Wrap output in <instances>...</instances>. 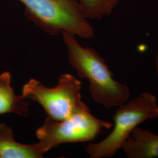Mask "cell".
Instances as JSON below:
<instances>
[{"label": "cell", "mask_w": 158, "mask_h": 158, "mask_svg": "<svg viewBox=\"0 0 158 158\" xmlns=\"http://www.w3.org/2000/svg\"><path fill=\"white\" fill-rule=\"evenodd\" d=\"M81 81L70 74L60 76L57 85L52 88L32 79L23 86L22 95L38 102L46 116L62 121L88 107L81 100Z\"/></svg>", "instance_id": "obj_4"}, {"label": "cell", "mask_w": 158, "mask_h": 158, "mask_svg": "<svg viewBox=\"0 0 158 158\" xmlns=\"http://www.w3.org/2000/svg\"><path fill=\"white\" fill-rule=\"evenodd\" d=\"M45 153L39 142L23 144L16 141L11 128L0 123V158H41Z\"/></svg>", "instance_id": "obj_6"}, {"label": "cell", "mask_w": 158, "mask_h": 158, "mask_svg": "<svg viewBox=\"0 0 158 158\" xmlns=\"http://www.w3.org/2000/svg\"><path fill=\"white\" fill-rule=\"evenodd\" d=\"M61 34L68 61L80 77L89 80L93 100L106 108L119 107L127 102L130 96L129 87L114 79L100 54L92 48L81 45L75 35L66 31Z\"/></svg>", "instance_id": "obj_1"}, {"label": "cell", "mask_w": 158, "mask_h": 158, "mask_svg": "<svg viewBox=\"0 0 158 158\" xmlns=\"http://www.w3.org/2000/svg\"><path fill=\"white\" fill-rule=\"evenodd\" d=\"M155 69H156V72L158 76V46L157 51H156V54L155 56Z\"/></svg>", "instance_id": "obj_10"}, {"label": "cell", "mask_w": 158, "mask_h": 158, "mask_svg": "<svg viewBox=\"0 0 158 158\" xmlns=\"http://www.w3.org/2000/svg\"><path fill=\"white\" fill-rule=\"evenodd\" d=\"M88 19L100 20L110 16L121 0H79Z\"/></svg>", "instance_id": "obj_9"}, {"label": "cell", "mask_w": 158, "mask_h": 158, "mask_svg": "<svg viewBox=\"0 0 158 158\" xmlns=\"http://www.w3.org/2000/svg\"><path fill=\"white\" fill-rule=\"evenodd\" d=\"M113 115V129L102 141L89 143L85 149L90 158H111L122 148L133 130L143 122L158 117L156 96L143 92L119 106Z\"/></svg>", "instance_id": "obj_3"}, {"label": "cell", "mask_w": 158, "mask_h": 158, "mask_svg": "<svg viewBox=\"0 0 158 158\" xmlns=\"http://www.w3.org/2000/svg\"><path fill=\"white\" fill-rule=\"evenodd\" d=\"M113 126L95 117L87 107L62 121L46 116L44 124L36 131V136L47 152L62 143L94 141L104 129L109 130Z\"/></svg>", "instance_id": "obj_5"}, {"label": "cell", "mask_w": 158, "mask_h": 158, "mask_svg": "<svg viewBox=\"0 0 158 158\" xmlns=\"http://www.w3.org/2000/svg\"><path fill=\"white\" fill-rule=\"evenodd\" d=\"M122 149L128 158H158V135L136 127Z\"/></svg>", "instance_id": "obj_7"}, {"label": "cell", "mask_w": 158, "mask_h": 158, "mask_svg": "<svg viewBox=\"0 0 158 158\" xmlns=\"http://www.w3.org/2000/svg\"><path fill=\"white\" fill-rule=\"evenodd\" d=\"M27 98L15 94L11 86V75L8 71L0 74V115L15 114L27 118L29 114Z\"/></svg>", "instance_id": "obj_8"}, {"label": "cell", "mask_w": 158, "mask_h": 158, "mask_svg": "<svg viewBox=\"0 0 158 158\" xmlns=\"http://www.w3.org/2000/svg\"><path fill=\"white\" fill-rule=\"evenodd\" d=\"M25 6L24 16L45 33L56 36L66 31L85 39L94 36L79 0H18Z\"/></svg>", "instance_id": "obj_2"}]
</instances>
